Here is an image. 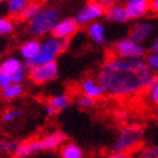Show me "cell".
Segmentation results:
<instances>
[{
  "mask_svg": "<svg viewBox=\"0 0 158 158\" xmlns=\"http://www.w3.org/2000/svg\"><path fill=\"white\" fill-rule=\"evenodd\" d=\"M157 79L145 61L117 56L105 61L97 81L106 95L127 97L139 94L144 88H149Z\"/></svg>",
  "mask_w": 158,
  "mask_h": 158,
  "instance_id": "6da1fadb",
  "label": "cell"
},
{
  "mask_svg": "<svg viewBox=\"0 0 158 158\" xmlns=\"http://www.w3.org/2000/svg\"><path fill=\"white\" fill-rule=\"evenodd\" d=\"M69 42V39H64V40H58V39L51 36L44 39L43 43H40V51H39L38 56L30 62L25 64V69H29L30 71L36 68L42 66V65L55 62L57 56L60 55V52L64 51V48L66 47V44Z\"/></svg>",
  "mask_w": 158,
  "mask_h": 158,
  "instance_id": "7a4b0ae2",
  "label": "cell"
},
{
  "mask_svg": "<svg viewBox=\"0 0 158 158\" xmlns=\"http://www.w3.org/2000/svg\"><path fill=\"white\" fill-rule=\"evenodd\" d=\"M143 140V130L137 124H127L123 126L118 136L111 152L113 153H131L132 150L137 149Z\"/></svg>",
  "mask_w": 158,
  "mask_h": 158,
  "instance_id": "3957f363",
  "label": "cell"
},
{
  "mask_svg": "<svg viewBox=\"0 0 158 158\" xmlns=\"http://www.w3.org/2000/svg\"><path fill=\"white\" fill-rule=\"evenodd\" d=\"M60 21H61L60 10L57 8H45V9H42L30 21L29 30L31 34H34L36 36H42L53 31L56 25Z\"/></svg>",
  "mask_w": 158,
  "mask_h": 158,
  "instance_id": "277c9868",
  "label": "cell"
},
{
  "mask_svg": "<svg viewBox=\"0 0 158 158\" xmlns=\"http://www.w3.org/2000/svg\"><path fill=\"white\" fill-rule=\"evenodd\" d=\"M115 53L118 57L130 58V60H141V57L145 56V48L141 44L135 43L131 39H121L115 43Z\"/></svg>",
  "mask_w": 158,
  "mask_h": 158,
  "instance_id": "5b68a950",
  "label": "cell"
},
{
  "mask_svg": "<svg viewBox=\"0 0 158 158\" xmlns=\"http://www.w3.org/2000/svg\"><path fill=\"white\" fill-rule=\"evenodd\" d=\"M58 74V68L56 62H49L42 65V66H36L30 71V77L32 82L36 84H44L49 81H53Z\"/></svg>",
  "mask_w": 158,
  "mask_h": 158,
  "instance_id": "8992f818",
  "label": "cell"
},
{
  "mask_svg": "<svg viewBox=\"0 0 158 158\" xmlns=\"http://www.w3.org/2000/svg\"><path fill=\"white\" fill-rule=\"evenodd\" d=\"M105 13V8L98 3V2H91L84 6L83 9H81L77 15V22L79 25H84L88 23L91 21H95V19L100 18Z\"/></svg>",
  "mask_w": 158,
  "mask_h": 158,
  "instance_id": "52a82bcc",
  "label": "cell"
},
{
  "mask_svg": "<svg viewBox=\"0 0 158 158\" xmlns=\"http://www.w3.org/2000/svg\"><path fill=\"white\" fill-rule=\"evenodd\" d=\"M78 26H79V23L77 22V19L65 18V19H61V21L56 25V27L52 31V34H53V38L58 39V40L69 39L73 34H75V31L78 30Z\"/></svg>",
  "mask_w": 158,
  "mask_h": 158,
  "instance_id": "ba28073f",
  "label": "cell"
},
{
  "mask_svg": "<svg viewBox=\"0 0 158 158\" xmlns=\"http://www.w3.org/2000/svg\"><path fill=\"white\" fill-rule=\"evenodd\" d=\"M43 152V145L40 139H31L26 140L19 144L17 152L15 153L13 158H29L34 154Z\"/></svg>",
  "mask_w": 158,
  "mask_h": 158,
  "instance_id": "9c48e42d",
  "label": "cell"
},
{
  "mask_svg": "<svg viewBox=\"0 0 158 158\" xmlns=\"http://www.w3.org/2000/svg\"><path fill=\"white\" fill-rule=\"evenodd\" d=\"M154 31L153 25L150 22H140L136 23L130 32V39L134 40L135 43L141 44L143 42H145L147 39L152 35V32Z\"/></svg>",
  "mask_w": 158,
  "mask_h": 158,
  "instance_id": "30bf717a",
  "label": "cell"
},
{
  "mask_svg": "<svg viewBox=\"0 0 158 158\" xmlns=\"http://www.w3.org/2000/svg\"><path fill=\"white\" fill-rule=\"evenodd\" d=\"M81 92L82 95L88 97V98H92V100H96V98L101 97L105 92H104V88L102 85L98 83V81H95V79H84L81 84Z\"/></svg>",
  "mask_w": 158,
  "mask_h": 158,
  "instance_id": "8fae6325",
  "label": "cell"
},
{
  "mask_svg": "<svg viewBox=\"0 0 158 158\" xmlns=\"http://www.w3.org/2000/svg\"><path fill=\"white\" fill-rule=\"evenodd\" d=\"M124 6H126L128 17L132 19H136V18L143 17L149 10L150 3H149V0H127Z\"/></svg>",
  "mask_w": 158,
  "mask_h": 158,
  "instance_id": "7c38bea8",
  "label": "cell"
},
{
  "mask_svg": "<svg viewBox=\"0 0 158 158\" xmlns=\"http://www.w3.org/2000/svg\"><path fill=\"white\" fill-rule=\"evenodd\" d=\"M42 145L43 150H55L64 147V143L66 141V135L61 131H55L47 136L42 137Z\"/></svg>",
  "mask_w": 158,
  "mask_h": 158,
  "instance_id": "4fadbf2b",
  "label": "cell"
},
{
  "mask_svg": "<svg viewBox=\"0 0 158 158\" xmlns=\"http://www.w3.org/2000/svg\"><path fill=\"white\" fill-rule=\"evenodd\" d=\"M105 17L111 22H119V23H123L130 19L126 6L122 5H113L108 8L106 12H105Z\"/></svg>",
  "mask_w": 158,
  "mask_h": 158,
  "instance_id": "5bb4252c",
  "label": "cell"
},
{
  "mask_svg": "<svg viewBox=\"0 0 158 158\" xmlns=\"http://www.w3.org/2000/svg\"><path fill=\"white\" fill-rule=\"evenodd\" d=\"M39 51H40V43L38 40H29L21 47L19 53L26 60V62H30L38 56Z\"/></svg>",
  "mask_w": 158,
  "mask_h": 158,
  "instance_id": "9a60e30c",
  "label": "cell"
},
{
  "mask_svg": "<svg viewBox=\"0 0 158 158\" xmlns=\"http://www.w3.org/2000/svg\"><path fill=\"white\" fill-rule=\"evenodd\" d=\"M61 158H83V150L81 147H78L74 143H69L65 144L60 150Z\"/></svg>",
  "mask_w": 158,
  "mask_h": 158,
  "instance_id": "2e32d148",
  "label": "cell"
},
{
  "mask_svg": "<svg viewBox=\"0 0 158 158\" xmlns=\"http://www.w3.org/2000/svg\"><path fill=\"white\" fill-rule=\"evenodd\" d=\"M2 70H3V73H5L6 75H9L12 77L13 74H16L17 71H19L22 68H23V65L21 64V61L17 60V58L15 57H9V58H6V60L3 61L2 64Z\"/></svg>",
  "mask_w": 158,
  "mask_h": 158,
  "instance_id": "e0dca14e",
  "label": "cell"
},
{
  "mask_svg": "<svg viewBox=\"0 0 158 158\" xmlns=\"http://www.w3.org/2000/svg\"><path fill=\"white\" fill-rule=\"evenodd\" d=\"M88 34L97 44H102L105 42V29L100 22H92L88 27Z\"/></svg>",
  "mask_w": 158,
  "mask_h": 158,
  "instance_id": "ac0fdd59",
  "label": "cell"
},
{
  "mask_svg": "<svg viewBox=\"0 0 158 158\" xmlns=\"http://www.w3.org/2000/svg\"><path fill=\"white\" fill-rule=\"evenodd\" d=\"M69 104H70V100H69V97L66 95H56V96H52L47 105L51 108H53L57 113L58 111H62L65 110L68 106H69Z\"/></svg>",
  "mask_w": 158,
  "mask_h": 158,
  "instance_id": "d6986e66",
  "label": "cell"
},
{
  "mask_svg": "<svg viewBox=\"0 0 158 158\" xmlns=\"http://www.w3.org/2000/svg\"><path fill=\"white\" fill-rule=\"evenodd\" d=\"M19 141L2 139L0 140V154L2 156H15L17 149L19 147Z\"/></svg>",
  "mask_w": 158,
  "mask_h": 158,
  "instance_id": "ffe728a7",
  "label": "cell"
},
{
  "mask_svg": "<svg viewBox=\"0 0 158 158\" xmlns=\"http://www.w3.org/2000/svg\"><path fill=\"white\" fill-rule=\"evenodd\" d=\"M22 85L21 84H17V83H12L10 85H8V87H5L4 89H2V95L4 98H6V100H13V98H16L18 96L22 95Z\"/></svg>",
  "mask_w": 158,
  "mask_h": 158,
  "instance_id": "44dd1931",
  "label": "cell"
},
{
  "mask_svg": "<svg viewBox=\"0 0 158 158\" xmlns=\"http://www.w3.org/2000/svg\"><path fill=\"white\" fill-rule=\"evenodd\" d=\"M29 5L27 0H8V10L10 15H21V12Z\"/></svg>",
  "mask_w": 158,
  "mask_h": 158,
  "instance_id": "7402d4cb",
  "label": "cell"
},
{
  "mask_svg": "<svg viewBox=\"0 0 158 158\" xmlns=\"http://www.w3.org/2000/svg\"><path fill=\"white\" fill-rule=\"evenodd\" d=\"M40 6L38 4H29L26 8L21 12V15H19V18L25 19V21H31L32 18H34L39 12H40Z\"/></svg>",
  "mask_w": 158,
  "mask_h": 158,
  "instance_id": "603a6c76",
  "label": "cell"
},
{
  "mask_svg": "<svg viewBox=\"0 0 158 158\" xmlns=\"http://www.w3.org/2000/svg\"><path fill=\"white\" fill-rule=\"evenodd\" d=\"M136 158H158V144L147 145L141 148L136 154Z\"/></svg>",
  "mask_w": 158,
  "mask_h": 158,
  "instance_id": "cb8c5ba5",
  "label": "cell"
},
{
  "mask_svg": "<svg viewBox=\"0 0 158 158\" xmlns=\"http://www.w3.org/2000/svg\"><path fill=\"white\" fill-rule=\"evenodd\" d=\"M21 115H22V111L19 109H9V110H6L5 113H3L2 118H3V122L9 123V122H13V121L18 119Z\"/></svg>",
  "mask_w": 158,
  "mask_h": 158,
  "instance_id": "d4e9b609",
  "label": "cell"
},
{
  "mask_svg": "<svg viewBox=\"0 0 158 158\" xmlns=\"http://www.w3.org/2000/svg\"><path fill=\"white\" fill-rule=\"evenodd\" d=\"M13 27H15V25H13V22L10 19L0 18V35L9 34L10 31H13Z\"/></svg>",
  "mask_w": 158,
  "mask_h": 158,
  "instance_id": "484cf974",
  "label": "cell"
},
{
  "mask_svg": "<svg viewBox=\"0 0 158 158\" xmlns=\"http://www.w3.org/2000/svg\"><path fill=\"white\" fill-rule=\"evenodd\" d=\"M75 102H77L78 106H81V108H83V109H88V108H92V106H94L95 100H92V98H88V97H85V96L81 95V96H78V97H77Z\"/></svg>",
  "mask_w": 158,
  "mask_h": 158,
  "instance_id": "4316f807",
  "label": "cell"
},
{
  "mask_svg": "<svg viewBox=\"0 0 158 158\" xmlns=\"http://www.w3.org/2000/svg\"><path fill=\"white\" fill-rule=\"evenodd\" d=\"M147 65L149 66L150 70L153 71H158V52H153V53H150L147 58Z\"/></svg>",
  "mask_w": 158,
  "mask_h": 158,
  "instance_id": "83f0119b",
  "label": "cell"
},
{
  "mask_svg": "<svg viewBox=\"0 0 158 158\" xmlns=\"http://www.w3.org/2000/svg\"><path fill=\"white\" fill-rule=\"evenodd\" d=\"M149 98L153 104L158 105V79L149 87Z\"/></svg>",
  "mask_w": 158,
  "mask_h": 158,
  "instance_id": "f1b7e54d",
  "label": "cell"
},
{
  "mask_svg": "<svg viewBox=\"0 0 158 158\" xmlns=\"http://www.w3.org/2000/svg\"><path fill=\"white\" fill-rule=\"evenodd\" d=\"M104 158H132V157H131V153H113L111 152L110 154L105 156Z\"/></svg>",
  "mask_w": 158,
  "mask_h": 158,
  "instance_id": "f546056e",
  "label": "cell"
},
{
  "mask_svg": "<svg viewBox=\"0 0 158 158\" xmlns=\"http://www.w3.org/2000/svg\"><path fill=\"white\" fill-rule=\"evenodd\" d=\"M45 113H47L48 117H53V115L57 114V111L53 108H51V106H48V105H47V108H45Z\"/></svg>",
  "mask_w": 158,
  "mask_h": 158,
  "instance_id": "4dcf8cb0",
  "label": "cell"
},
{
  "mask_svg": "<svg viewBox=\"0 0 158 158\" xmlns=\"http://www.w3.org/2000/svg\"><path fill=\"white\" fill-rule=\"evenodd\" d=\"M150 8H152V10L154 13L158 15V0H152V2H150Z\"/></svg>",
  "mask_w": 158,
  "mask_h": 158,
  "instance_id": "1f68e13d",
  "label": "cell"
},
{
  "mask_svg": "<svg viewBox=\"0 0 158 158\" xmlns=\"http://www.w3.org/2000/svg\"><path fill=\"white\" fill-rule=\"evenodd\" d=\"M152 51L153 52H158V36H157V39L153 42V44H152Z\"/></svg>",
  "mask_w": 158,
  "mask_h": 158,
  "instance_id": "d6a6232c",
  "label": "cell"
},
{
  "mask_svg": "<svg viewBox=\"0 0 158 158\" xmlns=\"http://www.w3.org/2000/svg\"><path fill=\"white\" fill-rule=\"evenodd\" d=\"M2 74H3V70H2V68H0V77H2Z\"/></svg>",
  "mask_w": 158,
  "mask_h": 158,
  "instance_id": "836d02e7",
  "label": "cell"
},
{
  "mask_svg": "<svg viewBox=\"0 0 158 158\" xmlns=\"http://www.w3.org/2000/svg\"><path fill=\"white\" fill-rule=\"evenodd\" d=\"M4 2H6V0H0V4H2V3H4Z\"/></svg>",
  "mask_w": 158,
  "mask_h": 158,
  "instance_id": "e575fe53",
  "label": "cell"
},
{
  "mask_svg": "<svg viewBox=\"0 0 158 158\" xmlns=\"http://www.w3.org/2000/svg\"><path fill=\"white\" fill-rule=\"evenodd\" d=\"M0 94H2V88H0Z\"/></svg>",
  "mask_w": 158,
  "mask_h": 158,
  "instance_id": "d590c367",
  "label": "cell"
}]
</instances>
